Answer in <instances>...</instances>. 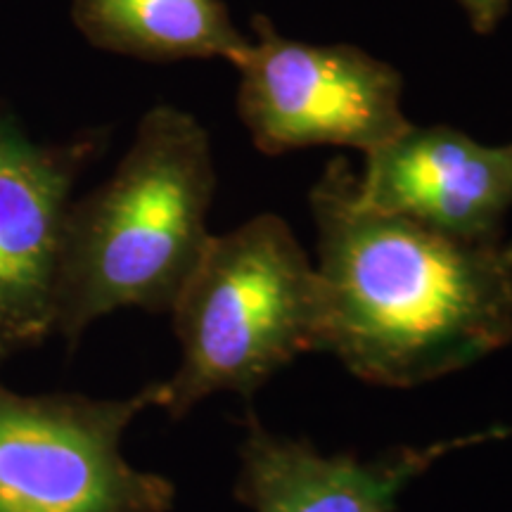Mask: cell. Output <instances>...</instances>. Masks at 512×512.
<instances>
[{"instance_id": "30bf717a", "label": "cell", "mask_w": 512, "mask_h": 512, "mask_svg": "<svg viewBox=\"0 0 512 512\" xmlns=\"http://www.w3.org/2000/svg\"><path fill=\"white\" fill-rule=\"evenodd\" d=\"M477 34H489L498 27L510 8V0H458Z\"/></svg>"}, {"instance_id": "6da1fadb", "label": "cell", "mask_w": 512, "mask_h": 512, "mask_svg": "<svg viewBox=\"0 0 512 512\" xmlns=\"http://www.w3.org/2000/svg\"><path fill=\"white\" fill-rule=\"evenodd\" d=\"M323 351L358 380L408 389L512 339V242H463L368 207L335 159L309 192Z\"/></svg>"}, {"instance_id": "9c48e42d", "label": "cell", "mask_w": 512, "mask_h": 512, "mask_svg": "<svg viewBox=\"0 0 512 512\" xmlns=\"http://www.w3.org/2000/svg\"><path fill=\"white\" fill-rule=\"evenodd\" d=\"M72 17L95 48L138 60H228L249 38L221 0H74Z\"/></svg>"}, {"instance_id": "5b68a950", "label": "cell", "mask_w": 512, "mask_h": 512, "mask_svg": "<svg viewBox=\"0 0 512 512\" xmlns=\"http://www.w3.org/2000/svg\"><path fill=\"white\" fill-rule=\"evenodd\" d=\"M235 69L240 119L264 155L318 145L368 155L411 126L401 74L349 43L294 41L259 15Z\"/></svg>"}, {"instance_id": "ba28073f", "label": "cell", "mask_w": 512, "mask_h": 512, "mask_svg": "<svg viewBox=\"0 0 512 512\" xmlns=\"http://www.w3.org/2000/svg\"><path fill=\"white\" fill-rule=\"evenodd\" d=\"M501 430L399 446L377 458L320 453L311 441L268 432L249 413L235 498L254 512H394L415 479L458 448Z\"/></svg>"}, {"instance_id": "8992f818", "label": "cell", "mask_w": 512, "mask_h": 512, "mask_svg": "<svg viewBox=\"0 0 512 512\" xmlns=\"http://www.w3.org/2000/svg\"><path fill=\"white\" fill-rule=\"evenodd\" d=\"M98 136L41 143L0 107V363L55 332L62 230Z\"/></svg>"}, {"instance_id": "3957f363", "label": "cell", "mask_w": 512, "mask_h": 512, "mask_svg": "<svg viewBox=\"0 0 512 512\" xmlns=\"http://www.w3.org/2000/svg\"><path fill=\"white\" fill-rule=\"evenodd\" d=\"M171 313L181 366L164 382L162 408L174 420L211 394L252 396L325 342L318 271L275 214L211 235Z\"/></svg>"}, {"instance_id": "277c9868", "label": "cell", "mask_w": 512, "mask_h": 512, "mask_svg": "<svg viewBox=\"0 0 512 512\" xmlns=\"http://www.w3.org/2000/svg\"><path fill=\"white\" fill-rule=\"evenodd\" d=\"M164 382L126 399L17 394L0 384V512H169L176 486L121 453Z\"/></svg>"}, {"instance_id": "52a82bcc", "label": "cell", "mask_w": 512, "mask_h": 512, "mask_svg": "<svg viewBox=\"0 0 512 512\" xmlns=\"http://www.w3.org/2000/svg\"><path fill=\"white\" fill-rule=\"evenodd\" d=\"M356 192L368 207L448 238L501 240L512 207V143L484 145L458 128L411 124L368 152Z\"/></svg>"}, {"instance_id": "7a4b0ae2", "label": "cell", "mask_w": 512, "mask_h": 512, "mask_svg": "<svg viewBox=\"0 0 512 512\" xmlns=\"http://www.w3.org/2000/svg\"><path fill=\"white\" fill-rule=\"evenodd\" d=\"M214 192V155L200 121L166 105L147 112L117 171L67 211L55 332L76 344L112 311L174 309L211 240Z\"/></svg>"}]
</instances>
